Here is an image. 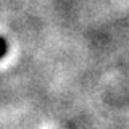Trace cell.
Returning a JSON list of instances; mask_svg holds the SVG:
<instances>
[{
    "label": "cell",
    "mask_w": 129,
    "mask_h": 129,
    "mask_svg": "<svg viewBox=\"0 0 129 129\" xmlns=\"http://www.w3.org/2000/svg\"><path fill=\"white\" fill-rule=\"evenodd\" d=\"M7 52H8V44H7V40L0 36V58H3V56L7 55Z\"/></svg>",
    "instance_id": "obj_1"
}]
</instances>
